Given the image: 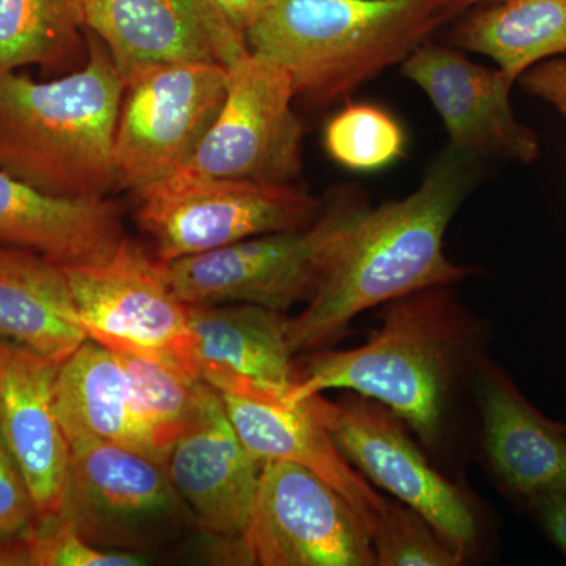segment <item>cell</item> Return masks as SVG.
Instances as JSON below:
<instances>
[{"label":"cell","mask_w":566,"mask_h":566,"mask_svg":"<svg viewBox=\"0 0 566 566\" xmlns=\"http://www.w3.org/2000/svg\"><path fill=\"white\" fill-rule=\"evenodd\" d=\"M485 2L494 0H273L245 43L289 74L296 99L329 106Z\"/></svg>","instance_id":"3957f363"},{"label":"cell","mask_w":566,"mask_h":566,"mask_svg":"<svg viewBox=\"0 0 566 566\" xmlns=\"http://www.w3.org/2000/svg\"><path fill=\"white\" fill-rule=\"evenodd\" d=\"M520 82L528 95L551 104L566 118V57L538 63Z\"/></svg>","instance_id":"f546056e"},{"label":"cell","mask_w":566,"mask_h":566,"mask_svg":"<svg viewBox=\"0 0 566 566\" xmlns=\"http://www.w3.org/2000/svg\"><path fill=\"white\" fill-rule=\"evenodd\" d=\"M526 505L547 538L566 556V491H547Z\"/></svg>","instance_id":"4dcf8cb0"},{"label":"cell","mask_w":566,"mask_h":566,"mask_svg":"<svg viewBox=\"0 0 566 566\" xmlns=\"http://www.w3.org/2000/svg\"><path fill=\"white\" fill-rule=\"evenodd\" d=\"M123 92L125 80L95 35L84 66L66 76L0 77V169L57 196L107 199L117 189Z\"/></svg>","instance_id":"277c9868"},{"label":"cell","mask_w":566,"mask_h":566,"mask_svg":"<svg viewBox=\"0 0 566 566\" xmlns=\"http://www.w3.org/2000/svg\"><path fill=\"white\" fill-rule=\"evenodd\" d=\"M479 167L474 155L449 145L415 192L365 212L318 292L301 314L286 319L296 356L337 344L370 308L472 274L447 256L444 245Z\"/></svg>","instance_id":"7a4b0ae2"},{"label":"cell","mask_w":566,"mask_h":566,"mask_svg":"<svg viewBox=\"0 0 566 566\" xmlns=\"http://www.w3.org/2000/svg\"><path fill=\"white\" fill-rule=\"evenodd\" d=\"M134 196L136 221L161 262L303 229L326 205L294 182L200 177L181 169Z\"/></svg>","instance_id":"8992f818"},{"label":"cell","mask_w":566,"mask_h":566,"mask_svg":"<svg viewBox=\"0 0 566 566\" xmlns=\"http://www.w3.org/2000/svg\"><path fill=\"white\" fill-rule=\"evenodd\" d=\"M305 401L346 460L371 485L427 517L468 558L479 539L471 499L431 464L392 409L357 394L342 400L312 395Z\"/></svg>","instance_id":"ba28073f"},{"label":"cell","mask_w":566,"mask_h":566,"mask_svg":"<svg viewBox=\"0 0 566 566\" xmlns=\"http://www.w3.org/2000/svg\"><path fill=\"white\" fill-rule=\"evenodd\" d=\"M0 338L55 363L87 340L61 264L0 244Z\"/></svg>","instance_id":"44dd1931"},{"label":"cell","mask_w":566,"mask_h":566,"mask_svg":"<svg viewBox=\"0 0 566 566\" xmlns=\"http://www.w3.org/2000/svg\"><path fill=\"white\" fill-rule=\"evenodd\" d=\"M234 560L259 566H376L370 531L314 472L268 461Z\"/></svg>","instance_id":"9c48e42d"},{"label":"cell","mask_w":566,"mask_h":566,"mask_svg":"<svg viewBox=\"0 0 566 566\" xmlns=\"http://www.w3.org/2000/svg\"><path fill=\"white\" fill-rule=\"evenodd\" d=\"M379 326L356 348L314 349L296 359L286 400L346 390L392 409L424 449L444 442L453 406L486 359L485 327L452 285L382 305Z\"/></svg>","instance_id":"6da1fadb"},{"label":"cell","mask_w":566,"mask_h":566,"mask_svg":"<svg viewBox=\"0 0 566 566\" xmlns=\"http://www.w3.org/2000/svg\"><path fill=\"white\" fill-rule=\"evenodd\" d=\"M84 28L80 0H0V77L66 61Z\"/></svg>","instance_id":"cb8c5ba5"},{"label":"cell","mask_w":566,"mask_h":566,"mask_svg":"<svg viewBox=\"0 0 566 566\" xmlns=\"http://www.w3.org/2000/svg\"><path fill=\"white\" fill-rule=\"evenodd\" d=\"M401 73L433 103L452 147L480 161L531 164L538 158V137L517 120L510 102L515 82L501 70L427 41L401 63Z\"/></svg>","instance_id":"9a60e30c"},{"label":"cell","mask_w":566,"mask_h":566,"mask_svg":"<svg viewBox=\"0 0 566 566\" xmlns=\"http://www.w3.org/2000/svg\"><path fill=\"white\" fill-rule=\"evenodd\" d=\"M207 385L221 395L230 422L260 464L290 461L314 472L344 495L374 534L392 502L346 460L307 401L290 403L241 376H216Z\"/></svg>","instance_id":"4fadbf2b"},{"label":"cell","mask_w":566,"mask_h":566,"mask_svg":"<svg viewBox=\"0 0 566 566\" xmlns=\"http://www.w3.org/2000/svg\"><path fill=\"white\" fill-rule=\"evenodd\" d=\"M62 268L88 338L155 357L203 381L193 359L188 304L170 285L161 260L126 237L102 260Z\"/></svg>","instance_id":"52a82bcc"},{"label":"cell","mask_w":566,"mask_h":566,"mask_svg":"<svg viewBox=\"0 0 566 566\" xmlns=\"http://www.w3.org/2000/svg\"><path fill=\"white\" fill-rule=\"evenodd\" d=\"M226 92L227 66L219 63H163L126 77L115 132L117 189L139 191L186 166Z\"/></svg>","instance_id":"30bf717a"},{"label":"cell","mask_w":566,"mask_h":566,"mask_svg":"<svg viewBox=\"0 0 566 566\" xmlns=\"http://www.w3.org/2000/svg\"><path fill=\"white\" fill-rule=\"evenodd\" d=\"M55 405L69 441L103 439L158 458L137 417L128 376L98 342L87 338L59 364Z\"/></svg>","instance_id":"7402d4cb"},{"label":"cell","mask_w":566,"mask_h":566,"mask_svg":"<svg viewBox=\"0 0 566 566\" xmlns=\"http://www.w3.org/2000/svg\"><path fill=\"white\" fill-rule=\"evenodd\" d=\"M166 468L193 523L226 545L238 542L251 516L262 464L234 430L221 395L207 382Z\"/></svg>","instance_id":"e0dca14e"},{"label":"cell","mask_w":566,"mask_h":566,"mask_svg":"<svg viewBox=\"0 0 566 566\" xmlns=\"http://www.w3.org/2000/svg\"><path fill=\"white\" fill-rule=\"evenodd\" d=\"M85 28L123 80L175 62L229 66L248 54L245 35L211 0H80Z\"/></svg>","instance_id":"5bb4252c"},{"label":"cell","mask_w":566,"mask_h":566,"mask_svg":"<svg viewBox=\"0 0 566 566\" xmlns=\"http://www.w3.org/2000/svg\"><path fill=\"white\" fill-rule=\"evenodd\" d=\"M188 319L193 359L205 382L241 376L289 397L296 374L289 316L253 304H188Z\"/></svg>","instance_id":"ffe728a7"},{"label":"cell","mask_w":566,"mask_h":566,"mask_svg":"<svg viewBox=\"0 0 566 566\" xmlns=\"http://www.w3.org/2000/svg\"><path fill=\"white\" fill-rule=\"evenodd\" d=\"M219 10L229 18L230 22L245 33L249 28L262 17L263 11L273 0H211Z\"/></svg>","instance_id":"1f68e13d"},{"label":"cell","mask_w":566,"mask_h":566,"mask_svg":"<svg viewBox=\"0 0 566 566\" xmlns=\"http://www.w3.org/2000/svg\"><path fill=\"white\" fill-rule=\"evenodd\" d=\"M461 50L493 59L510 81L566 54V0H494L453 32Z\"/></svg>","instance_id":"603a6c76"},{"label":"cell","mask_w":566,"mask_h":566,"mask_svg":"<svg viewBox=\"0 0 566 566\" xmlns=\"http://www.w3.org/2000/svg\"><path fill=\"white\" fill-rule=\"evenodd\" d=\"M125 238L111 200L57 196L0 169V244L69 266L104 259Z\"/></svg>","instance_id":"d6986e66"},{"label":"cell","mask_w":566,"mask_h":566,"mask_svg":"<svg viewBox=\"0 0 566 566\" xmlns=\"http://www.w3.org/2000/svg\"><path fill=\"white\" fill-rule=\"evenodd\" d=\"M294 99L289 74L249 51L227 66L221 111L181 170L200 177L293 182L303 170L304 140Z\"/></svg>","instance_id":"7c38bea8"},{"label":"cell","mask_w":566,"mask_h":566,"mask_svg":"<svg viewBox=\"0 0 566 566\" xmlns=\"http://www.w3.org/2000/svg\"><path fill=\"white\" fill-rule=\"evenodd\" d=\"M69 444L71 483L63 516L93 545L133 553L193 521L164 461L103 439Z\"/></svg>","instance_id":"8fae6325"},{"label":"cell","mask_w":566,"mask_h":566,"mask_svg":"<svg viewBox=\"0 0 566 566\" xmlns=\"http://www.w3.org/2000/svg\"><path fill=\"white\" fill-rule=\"evenodd\" d=\"M109 349L128 376L137 417L153 452L166 463L174 442L196 412L205 381L155 357Z\"/></svg>","instance_id":"d4e9b609"},{"label":"cell","mask_w":566,"mask_h":566,"mask_svg":"<svg viewBox=\"0 0 566 566\" xmlns=\"http://www.w3.org/2000/svg\"><path fill=\"white\" fill-rule=\"evenodd\" d=\"M35 524L31 494L0 438V566L28 564V536Z\"/></svg>","instance_id":"f1b7e54d"},{"label":"cell","mask_w":566,"mask_h":566,"mask_svg":"<svg viewBox=\"0 0 566 566\" xmlns=\"http://www.w3.org/2000/svg\"><path fill=\"white\" fill-rule=\"evenodd\" d=\"M472 390L480 416L488 468L502 490L526 504L547 491H566V436L490 359L476 371Z\"/></svg>","instance_id":"ac0fdd59"},{"label":"cell","mask_w":566,"mask_h":566,"mask_svg":"<svg viewBox=\"0 0 566 566\" xmlns=\"http://www.w3.org/2000/svg\"><path fill=\"white\" fill-rule=\"evenodd\" d=\"M59 364L0 338V438L31 494L36 524L69 504L71 453L55 405Z\"/></svg>","instance_id":"2e32d148"},{"label":"cell","mask_w":566,"mask_h":566,"mask_svg":"<svg viewBox=\"0 0 566 566\" xmlns=\"http://www.w3.org/2000/svg\"><path fill=\"white\" fill-rule=\"evenodd\" d=\"M562 430H564V433L566 436V420L565 422H560Z\"/></svg>","instance_id":"d6a6232c"},{"label":"cell","mask_w":566,"mask_h":566,"mask_svg":"<svg viewBox=\"0 0 566 566\" xmlns=\"http://www.w3.org/2000/svg\"><path fill=\"white\" fill-rule=\"evenodd\" d=\"M405 145L400 123L371 104H348L324 129L327 155L356 172L389 166L403 156Z\"/></svg>","instance_id":"484cf974"},{"label":"cell","mask_w":566,"mask_h":566,"mask_svg":"<svg viewBox=\"0 0 566 566\" xmlns=\"http://www.w3.org/2000/svg\"><path fill=\"white\" fill-rule=\"evenodd\" d=\"M368 210L363 197L342 192L303 229L163 262L164 270L186 304H253L285 314L315 296Z\"/></svg>","instance_id":"5b68a950"},{"label":"cell","mask_w":566,"mask_h":566,"mask_svg":"<svg viewBox=\"0 0 566 566\" xmlns=\"http://www.w3.org/2000/svg\"><path fill=\"white\" fill-rule=\"evenodd\" d=\"M29 566H139L145 558L129 551L93 545L66 516L35 524L28 539Z\"/></svg>","instance_id":"83f0119b"},{"label":"cell","mask_w":566,"mask_h":566,"mask_svg":"<svg viewBox=\"0 0 566 566\" xmlns=\"http://www.w3.org/2000/svg\"><path fill=\"white\" fill-rule=\"evenodd\" d=\"M378 566H460L465 558L433 524L400 502H392L374 534Z\"/></svg>","instance_id":"4316f807"}]
</instances>
